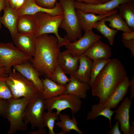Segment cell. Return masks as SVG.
<instances>
[{
    "label": "cell",
    "mask_w": 134,
    "mask_h": 134,
    "mask_svg": "<svg viewBox=\"0 0 134 134\" xmlns=\"http://www.w3.org/2000/svg\"><path fill=\"white\" fill-rule=\"evenodd\" d=\"M127 76L126 70L118 59H109L97 76L92 87L93 96L103 105L115 89Z\"/></svg>",
    "instance_id": "6da1fadb"
},
{
    "label": "cell",
    "mask_w": 134,
    "mask_h": 134,
    "mask_svg": "<svg viewBox=\"0 0 134 134\" xmlns=\"http://www.w3.org/2000/svg\"><path fill=\"white\" fill-rule=\"evenodd\" d=\"M60 48L56 36L44 34L36 37L34 54L30 61L41 75L51 79L57 65Z\"/></svg>",
    "instance_id": "7a4b0ae2"
},
{
    "label": "cell",
    "mask_w": 134,
    "mask_h": 134,
    "mask_svg": "<svg viewBox=\"0 0 134 134\" xmlns=\"http://www.w3.org/2000/svg\"><path fill=\"white\" fill-rule=\"evenodd\" d=\"M75 0H60L63 10V18L59 27L66 32L65 35L70 42L75 41L82 36V29L77 15Z\"/></svg>",
    "instance_id": "3957f363"
},
{
    "label": "cell",
    "mask_w": 134,
    "mask_h": 134,
    "mask_svg": "<svg viewBox=\"0 0 134 134\" xmlns=\"http://www.w3.org/2000/svg\"><path fill=\"white\" fill-rule=\"evenodd\" d=\"M31 99L22 97L11 98L9 103L5 118L10 123V127L7 134H13L17 131L27 130V125L23 120L26 108Z\"/></svg>",
    "instance_id": "277c9868"
},
{
    "label": "cell",
    "mask_w": 134,
    "mask_h": 134,
    "mask_svg": "<svg viewBox=\"0 0 134 134\" xmlns=\"http://www.w3.org/2000/svg\"><path fill=\"white\" fill-rule=\"evenodd\" d=\"M6 82L13 98L31 99L39 92L32 83L14 69L6 77Z\"/></svg>",
    "instance_id": "5b68a950"
},
{
    "label": "cell",
    "mask_w": 134,
    "mask_h": 134,
    "mask_svg": "<svg viewBox=\"0 0 134 134\" xmlns=\"http://www.w3.org/2000/svg\"><path fill=\"white\" fill-rule=\"evenodd\" d=\"M38 23L36 37L44 34H54L58 39L59 47L65 46L70 42L66 35L61 37L58 33V29L63 18V14L52 15L46 12H39L35 14Z\"/></svg>",
    "instance_id": "8992f818"
},
{
    "label": "cell",
    "mask_w": 134,
    "mask_h": 134,
    "mask_svg": "<svg viewBox=\"0 0 134 134\" xmlns=\"http://www.w3.org/2000/svg\"><path fill=\"white\" fill-rule=\"evenodd\" d=\"M32 58L19 49L13 43L0 42V67L5 68L9 74L14 66L30 62Z\"/></svg>",
    "instance_id": "52a82bcc"
},
{
    "label": "cell",
    "mask_w": 134,
    "mask_h": 134,
    "mask_svg": "<svg viewBox=\"0 0 134 134\" xmlns=\"http://www.w3.org/2000/svg\"><path fill=\"white\" fill-rule=\"evenodd\" d=\"M45 100L39 92L31 99L25 112L23 120L27 124H30L32 129H44L43 120L45 109Z\"/></svg>",
    "instance_id": "ba28073f"
},
{
    "label": "cell",
    "mask_w": 134,
    "mask_h": 134,
    "mask_svg": "<svg viewBox=\"0 0 134 134\" xmlns=\"http://www.w3.org/2000/svg\"><path fill=\"white\" fill-rule=\"evenodd\" d=\"M82 101L80 99L72 95L64 93L45 100V109L52 111L55 109L59 115L63 110L67 108L71 111L73 115L78 112L81 108Z\"/></svg>",
    "instance_id": "9c48e42d"
},
{
    "label": "cell",
    "mask_w": 134,
    "mask_h": 134,
    "mask_svg": "<svg viewBox=\"0 0 134 134\" xmlns=\"http://www.w3.org/2000/svg\"><path fill=\"white\" fill-rule=\"evenodd\" d=\"M101 36L95 34L92 30L85 32L83 36L76 41L69 42L65 46V51L74 56H79L95 42L100 40Z\"/></svg>",
    "instance_id": "30bf717a"
},
{
    "label": "cell",
    "mask_w": 134,
    "mask_h": 134,
    "mask_svg": "<svg viewBox=\"0 0 134 134\" xmlns=\"http://www.w3.org/2000/svg\"><path fill=\"white\" fill-rule=\"evenodd\" d=\"M134 0H111L108 2L96 4H88L74 1L75 7L86 13H93L98 15L108 13L118 8L121 4Z\"/></svg>",
    "instance_id": "8fae6325"
},
{
    "label": "cell",
    "mask_w": 134,
    "mask_h": 134,
    "mask_svg": "<svg viewBox=\"0 0 134 134\" xmlns=\"http://www.w3.org/2000/svg\"><path fill=\"white\" fill-rule=\"evenodd\" d=\"M13 67L31 82L39 92L43 90V83L40 78L41 74L30 62L16 65Z\"/></svg>",
    "instance_id": "7c38bea8"
},
{
    "label": "cell",
    "mask_w": 134,
    "mask_h": 134,
    "mask_svg": "<svg viewBox=\"0 0 134 134\" xmlns=\"http://www.w3.org/2000/svg\"><path fill=\"white\" fill-rule=\"evenodd\" d=\"M18 16L25 14H35L39 12H44L52 15L63 14V10L59 3H56L55 7L48 9L42 7L37 4L34 0H26L24 5L16 11Z\"/></svg>",
    "instance_id": "4fadbf2b"
},
{
    "label": "cell",
    "mask_w": 134,
    "mask_h": 134,
    "mask_svg": "<svg viewBox=\"0 0 134 134\" xmlns=\"http://www.w3.org/2000/svg\"><path fill=\"white\" fill-rule=\"evenodd\" d=\"M132 104L131 100L126 97L114 111L115 113L114 119L119 121L121 131L123 132L124 134H130L129 112Z\"/></svg>",
    "instance_id": "5bb4252c"
},
{
    "label": "cell",
    "mask_w": 134,
    "mask_h": 134,
    "mask_svg": "<svg viewBox=\"0 0 134 134\" xmlns=\"http://www.w3.org/2000/svg\"><path fill=\"white\" fill-rule=\"evenodd\" d=\"M36 38L34 34L18 32L12 39L13 44L19 49L32 58L35 52Z\"/></svg>",
    "instance_id": "9a60e30c"
},
{
    "label": "cell",
    "mask_w": 134,
    "mask_h": 134,
    "mask_svg": "<svg viewBox=\"0 0 134 134\" xmlns=\"http://www.w3.org/2000/svg\"><path fill=\"white\" fill-rule=\"evenodd\" d=\"M76 11L80 26L85 32L92 30L94 25L97 22L113 13L118 12L117 8L108 13L102 15H97L93 13L84 12L76 8Z\"/></svg>",
    "instance_id": "2e32d148"
},
{
    "label": "cell",
    "mask_w": 134,
    "mask_h": 134,
    "mask_svg": "<svg viewBox=\"0 0 134 134\" xmlns=\"http://www.w3.org/2000/svg\"><path fill=\"white\" fill-rule=\"evenodd\" d=\"M79 56H74L65 51L60 52L57 59V64L66 74L73 75L78 67Z\"/></svg>",
    "instance_id": "e0dca14e"
},
{
    "label": "cell",
    "mask_w": 134,
    "mask_h": 134,
    "mask_svg": "<svg viewBox=\"0 0 134 134\" xmlns=\"http://www.w3.org/2000/svg\"><path fill=\"white\" fill-rule=\"evenodd\" d=\"M91 59H109L112 56L111 47L100 40L94 43L83 54Z\"/></svg>",
    "instance_id": "ac0fdd59"
},
{
    "label": "cell",
    "mask_w": 134,
    "mask_h": 134,
    "mask_svg": "<svg viewBox=\"0 0 134 134\" xmlns=\"http://www.w3.org/2000/svg\"><path fill=\"white\" fill-rule=\"evenodd\" d=\"M38 23L35 14H25L18 16L17 29L18 33L35 34Z\"/></svg>",
    "instance_id": "d6986e66"
},
{
    "label": "cell",
    "mask_w": 134,
    "mask_h": 134,
    "mask_svg": "<svg viewBox=\"0 0 134 134\" xmlns=\"http://www.w3.org/2000/svg\"><path fill=\"white\" fill-rule=\"evenodd\" d=\"M3 11L4 14L0 17V22L8 29L13 39L18 33L17 24L18 16L16 11L8 3H6Z\"/></svg>",
    "instance_id": "ffe728a7"
},
{
    "label": "cell",
    "mask_w": 134,
    "mask_h": 134,
    "mask_svg": "<svg viewBox=\"0 0 134 134\" xmlns=\"http://www.w3.org/2000/svg\"><path fill=\"white\" fill-rule=\"evenodd\" d=\"M64 93L73 95L80 99L85 98L87 92L90 89L89 84L78 80L72 75H70Z\"/></svg>",
    "instance_id": "44dd1931"
},
{
    "label": "cell",
    "mask_w": 134,
    "mask_h": 134,
    "mask_svg": "<svg viewBox=\"0 0 134 134\" xmlns=\"http://www.w3.org/2000/svg\"><path fill=\"white\" fill-rule=\"evenodd\" d=\"M92 63L93 60L87 56L81 55L79 56L78 68L73 75L78 80L89 84Z\"/></svg>",
    "instance_id": "7402d4cb"
},
{
    "label": "cell",
    "mask_w": 134,
    "mask_h": 134,
    "mask_svg": "<svg viewBox=\"0 0 134 134\" xmlns=\"http://www.w3.org/2000/svg\"><path fill=\"white\" fill-rule=\"evenodd\" d=\"M129 79L127 76L115 89L106 102L103 106L114 109L124 98L128 92Z\"/></svg>",
    "instance_id": "603a6c76"
},
{
    "label": "cell",
    "mask_w": 134,
    "mask_h": 134,
    "mask_svg": "<svg viewBox=\"0 0 134 134\" xmlns=\"http://www.w3.org/2000/svg\"><path fill=\"white\" fill-rule=\"evenodd\" d=\"M43 83V89L40 93L45 100L55 97L64 93L66 86L59 85L45 77L41 78Z\"/></svg>",
    "instance_id": "cb8c5ba5"
},
{
    "label": "cell",
    "mask_w": 134,
    "mask_h": 134,
    "mask_svg": "<svg viewBox=\"0 0 134 134\" xmlns=\"http://www.w3.org/2000/svg\"><path fill=\"white\" fill-rule=\"evenodd\" d=\"M60 121L55 123V125L59 128L61 129V131L57 134H65L70 133L72 130H74L79 134H83V132L78 128V123L75 117L72 115V119L67 114H63L60 113L59 115Z\"/></svg>",
    "instance_id": "d4e9b609"
},
{
    "label": "cell",
    "mask_w": 134,
    "mask_h": 134,
    "mask_svg": "<svg viewBox=\"0 0 134 134\" xmlns=\"http://www.w3.org/2000/svg\"><path fill=\"white\" fill-rule=\"evenodd\" d=\"M134 1L126 2L118 7L119 14L125 21L128 26L134 31Z\"/></svg>",
    "instance_id": "484cf974"
},
{
    "label": "cell",
    "mask_w": 134,
    "mask_h": 134,
    "mask_svg": "<svg viewBox=\"0 0 134 134\" xmlns=\"http://www.w3.org/2000/svg\"><path fill=\"white\" fill-rule=\"evenodd\" d=\"M115 112L109 108L104 106L99 103L93 105L91 110L87 117V120H94L98 116H102L109 120L110 128L112 127L111 120L112 116Z\"/></svg>",
    "instance_id": "4316f807"
},
{
    "label": "cell",
    "mask_w": 134,
    "mask_h": 134,
    "mask_svg": "<svg viewBox=\"0 0 134 134\" xmlns=\"http://www.w3.org/2000/svg\"><path fill=\"white\" fill-rule=\"evenodd\" d=\"M105 22H109V26L111 28L123 32H129L133 31L126 21L119 14L118 12L113 13L104 18Z\"/></svg>",
    "instance_id": "83f0119b"
},
{
    "label": "cell",
    "mask_w": 134,
    "mask_h": 134,
    "mask_svg": "<svg viewBox=\"0 0 134 134\" xmlns=\"http://www.w3.org/2000/svg\"><path fill=\"white\" fill-rule=\"evenodd\" d=\"M105 22L104 19H102L96 23L94 25L93 28L96 29L101 33L107 38L110 44L112 45L118 31L109 28L106 24Z\"/></svg>",
    "instance_id": "f1b7e54d"
},
{
    "label": "cell",
    "mask_w": 134,
    "mask_h": 134,
    "mask_svg": "<svg viewBox=\"0 0 134 134\" xmlns=\"http://www.w3.org/2000/svg\"><path fill=\"white\" fill-rule=\"evenodd\" d=\"M109 59L102 58L93 60L90 79L89 84L90 87H92L97 76Z\"/></svg>",
    "instance_id": "f546056e"
},
{
    "label": "cell",
    "mask_w": 134,
    "mask_h": 134,
    "mask_svg": "<svg viewBox=\"0 0 134 134\" xmlns=\"http://www.w3.org/2000/svg\"><path fill=\"white\" fill-rule=\"evenodd\" d=\"M59 115L56 112L48 111L45 112L43 120V126L44 127H47L48 129L49 134H55L54 131L55 121H59Z\"/></svg>",
    "instance_id": "4dcf8cb0"
},
{
    "label": "cell",
    "mask_w": 134,
    "mask_h": 134,
    "mask_svg": "<svg viewBox=\"0 0 134 134\" xmlns=\"http://www.w3.org/2000/svg\"><path fill=\"white\" fill-rule=\"evenodd\" d=\"M51 80L57 84L62 86H66L70 80L63 69L57 65L52 75Z\"/></svg>",
    "instance_id": "1f68e13d"
},
{
    "label": "cell",
    "mask_w": 134,
    "mask_h": 134,
    "mask_svg": "<svg viewBox=\"0 0 134 134\" xmlns=\"http://www.w3.org/2000/svg\"><path fill=\"white\" fill-rule=\"evenodd\" d=\"M6 77H0V99L9 100L13 98L6 82Z\"/></svg>",
    "instance_id": "d6a6232c"
},
{
    "label": "cell",
    "mask_w": 134,
    "mask_h": 134,
    "mask_svg": "<svg viewBox=\"0 0 134 134\" xmlns=\"http://www.w3.org/2000/svg\"><path fill=\"white\" fill-rule=\"evenodd\" d=\"M36 3L43 7L52 9L55 7L58 0H34Z\"/></svg>",
    "instance_id": "836d02e7"
},
{
    "label": "cell",
    "mask_w": 134,
    "mask_h": 134,
    "mask_svg": "<svg viewBox=\"0 0 134 134\" xmlns=\"http://www.w3.org/2000/svg\"><path fill=\"white\" fill-rule=\"evenodd\" d=\"M9 103L8 100L0 99V116L5 118Z\"/></svg>",
    "instance_id": "e575fe53"
},
{
    "label": "cell",
    "mask_w": 134,
    "mask_h": 134,
    "mask_svg": "<svg viewBox=\"0 0 134 134\" xmlns=\"http://www.w3.org/2000/svg\"><path fill=\"white\" fill-rule=\"evenodd\" d=\"M122 41L124 46L131 51V56L132 57H134V39L129 40L122 39Z\"/></svg>",
    "instance_id": "d590c367"
},
{
    "label": "cell",
    "mask_w": 134,
    "mask_h": 134,
    "mask_svg": "<svg viewBox=\"0 0 134 134\" xmlns=\"http://www.w3.org/2000/svg\"><path fill=\"white\" fill-rule=\"evenodd\" d=\"M120 125L119 121H117L113 127L109 130L108 132V134H121V133L120 131L119 126Z\"/></svg>",
    "instance_id": "8d00e7d4"
},
{
    "label": "cell",
    "mask_w": 134,
    "mask_h": 134,
    "mask_svg": "<svg viewBox=\"0 0 134 134\" xmlns=\"http://www.w3.org/2000/svg\"><path fill=\"white\" fill-rule=\"evenodd\" d=\"M129 87H130V96L129 99L131 100L134 97V75L129 80Z\"/></svg>",
    "instance_id": "74e56055"
},
{
    "label": "cell",
    "mask_w": 134,
    "mask_h": 134,
    "mask_svg": "<svg viewBox=\"0 0 134 134\" xmlns=\"http://www.w3.org/2000/svg\"><path fill=\"white\" fill-rule=\"evenodd\" d=\"M122 36V39L129 40L134 39V31L129 32H123Z\"/></svg>",
    "instance_id": "f35d334b"
},
{
    "label": "cell",
    "mask_w": 134,
    "mask_h": 134,
    "mask_svg": "<svg viewBox=\"0 0 134 134\" xmlns=\"http://www.w3.org/2000/svg\"><path fill=\"white\" fill-rule=\"evenodd\" d=\"M75 1L88 4H96L102 3L99 0H76Z\"/></svg>",
    "instance_id": "ab89813d"
},
{
    "label": "cell",
    "mask_w": 134,
    "mask_h": 134,
    "mask_svg": "<svg viewBox=\"0 0 134 134\" xmlns=\"http://www.w3.org/2000/svg\"><path fill=\"white\" fill-rule=\"evenodd\" d=\"M26 0H17L14 10L16 11L21 8L24 5Z\"/></svg>",
    "instance_id": "60d3db41"
},
{
    "label": "cell",
    "mask_w": 134,
    "mask_h": 134,
    "mask_svg": "<svg viewBox=\"0 0 134 134\" xmlns=\"http://www.w3.org/2000/svg\"><path fill=\"white\" fill-rule=\"evenodd\" d=\"M9 74V72L5 68L0 67V77H7Z\"/></svg>",
    "instance_id": "b9f144b4"
},
{
    "label": "cell",
    "mask_w": 134,
    "mask_h": 134,
    "mask_svg": "<svg viewBox=\"0 0 134 134\" xmlns=\"http://www.w3.org/2000/svg\"><path fill=\"white\" fill-rule=\"evenodd\" d=\"M6 0H0V13L1 11L3 10L6 5ZM2 28V25L0 22V31Z\"/></svg>",
    "instance_id": "7bdbcfd3"
},
{
    "label": "cell",
    "mask_w": 134,
    "mask_h": 134,
    "mask_svg": "<svg viewBox=\"0 0 134 134\" xmlns=\"http://www.w3.org/2000/svg\"><path fill=\"white\" fill-rule=\"evenodd\" d=\"M46 134V131L44 129H38L36 131H32L30 132L29 134Z\"/></svg>",
    "instance_id": "ee69618b"
},
{
    "label": "cell",
    "mask_w": 134,
    "mask_h": 134,
    "mask_svg": "<svg viewBox=\"0 0 134 134\" xmlns=\"http://www.w3.org/2000/svg\"><path fill=\"white\" fill-rule=\"evenodd\" d=\"M17 0H8V3L14 9Z\"/></svg>",
    "instance_id": "f6af8a7d"
},
{
    "label": "cell",
    "mask_w": 134,
    "mask_h": 134,
    "mask_svg": "<svg viewBox=\"0 0 134 134\" xmlns=\"http://www.w3.org/2000/svg\"><path fill=\"white\" fill-rule=\"evenodd\" d=\"M134 134V122L132 121L130 127V134Z\"/></svg>",
    "instance_id": "bcb514c9"
},
{
    "label": "cell",
    "mask_w": 134,
    "mask_h": 134,
    "mask_svg": "<svg viewBox=\"0 0 134 134\" xmlns=\"http://www.w3.org/2000/svg\"><path fill=\"white\" fill-rule=\"evenodd\" d=\"M102 3L106 2L111 0H99Z\"/></svg>",
    "instance_id": "7dc6e473"
},
{
    "label": "cell",
    "mask_w": 134,
    "mask_h": 134,
    "mask_svg": "<svg viewBox=\"0 0 134 134\" xmlns=\"http://www.w3.org/2000/svg\"><path fill=\"white\" fill-rule=\"evenodd\" d=\"M6 2L7 3H8V0H6Z\"/></svg>",
    "instance_id": "c3c4849f"
}]
</instances>
